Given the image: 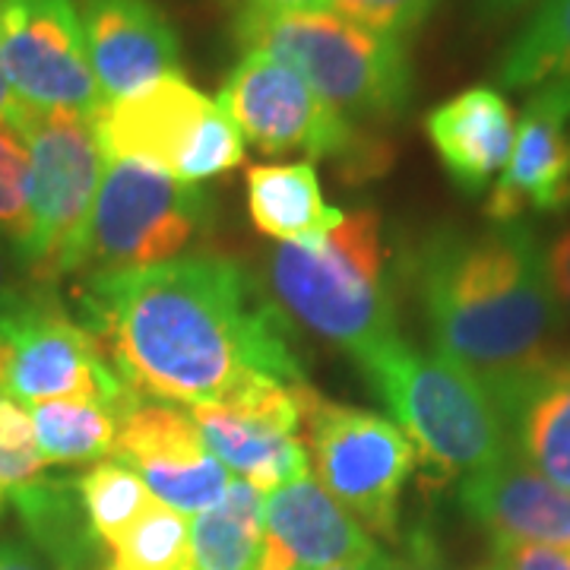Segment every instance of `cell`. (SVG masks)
I'll use <instances>...</instances> for the list:
<instances>
[{
	"label": "cell",
	"mask_w": 570,
	"mask_h": 570,
	"mask_svg": "<svg viewBox=\"0 0 570 570\" xmlns=\"http://www.w3.org/2000/svg\"><path fill=\"white\" fill-rule=\"evenodd\" d=\"M77 321L142 400L200 406L254 381L305 384L283 307L225 257L89 273Z\"/></svg>",
	"instance_id": "6da1fadb"
},
{
	"label": "cell",
	"mask_w": 570,
	"mask_h": 570,
	"mask_svg": "<svg viewBox=\"0 0 570 570\" xmlns=\"http://www.w3.org/2000/svg\"><path fill=\"white\" fill-rule=\"evenodd\" d=\"M434 352L501 400L558 358L561 307L530 225H438L406 254Z\"/></svg>",
	"instance_id": "7a4b0ae2"
},
{
	"label": "cell",
	"mask_w": 570,
	"mask_h": 570,
	"mask_svg": "<svg viewBox=\"0 0 570 570\" xmlns=\"http://www.w3.org/2000/svg\"><path fill=\"white\" fill-rule=\"evenodd\" d=\"M266 279L292 321L355 362L400 340L384 223L374 206L343 213L324 238L273 247Z\"/></svg>",
	"instance_id": "3957f363"
},
{
	"label": "cell",
	"mask_w": 570,
	"mask_h": 570,
	"mask_svg": "<svg viewBox=\"0 0 570 570\" xmlns=\"http://www.w3.org/2000/svg\"><path fill=\"white\" fill-rule=\"evenodd\" d=\"M358 365L415 444L419 460L444 479L479 472L510 453L508 422L498 403L448 355L409 346L400 336Z\"/></svg>",
	"instance_id": "277c9868"
},
{
	"label": "cell",
	"mask_w": 570,
	"mask_h": 570,
	"mask_svg": "<svg viewBox=\"0 0 570 570\" xmlns=\"http://www.w3.org/2000/svg\"><path fill=\"white\" fill-rule=\"evenodd\" d=\"M247 51H264L302 80L346 121H393L412 102L406 41L377 36L355 22L321 13L235 17Z\"/></svg>",
	"instance_id": "5b68a950"
},
{
	"label": "cell",
	"mask_w": 570,
	"mask_h": 570,
	"mask_svg": "<svg viewBox=\"0 0 570 570\" xmlns=\"http://www.w3.org/2000/svg\"><path fill=\"white\" fill-rule=\"evenodd\" d=\"M29 149V235L17 261L32 285H55L86 266V235L105 156L92 121L77 111H36L20 105L10 118Z\"/></svg>",
	"instance_id": "8992f818"
},
{
	"label": "cell",
	"mask_w": 570,
	"mask_h": 570,
	"mask_svg": "<svg viewBox=\"0 0 570 570\" xmlns=\"http://www.w3.org/2000/svg\"><path fill=\"white\" fill-rule=\"evenodd\" d=\"M92 134L108 163L149 165L184 184H204L245 163L242 130L181 77L105 105Z\"/></svg>",
	"instance_id": "52a82bcc"
},
{
	"label": "cell",
	"mask_w": 570,
	"mask_h": 570,
	"mask_svg": "<svg viewBox=\"0 0 570 570\" xmlns=\"http://www.w3.org/2000/svg\"><path fill=\"white\" fill-rule=\"evenodd\" d=\"M216 102L261 153L302 149L311 159H333L348 181L387 171L384 142L336 115L292 67L264 51H247L232 67Z\"/></svg>",
	"instance_id": "ba28073f"
},
{
	"label": "cell",
	"mask_w": 570,
	"mask_h": 570,
	"mask_svg": "<svg viewBox=\"0 0 570 570\" xmlns=\"http://www.w3.org/2000/svg\"><path fill=\"white\" fill-rule=\"evenodd\" d=\"M302 441L317 479L362 523L371 539H396V513L419 450L384 415L343 406L317 390L295 387Z\"/></svg>",
	"instance_id": "9c48e42d"
},
{
	"label": "cell",
	"mask_w": 570,
	"mask_h": 570,
	"mask_svg": "<svg viewBox=\"0 0 570 570\" xmlns=\"http://www.w3.org/2000/svg\"><path fill=\"white\" fill-rule=\"evenodd\" d=\"M213 228V197L140 163H105L89 216L86 266L121 273L178 261Z\"/></svg>",
	"instance_id": "30bf717a"
},
{
	"label": "cell",
	"mask_w": 570,
	"mask_h": 570,
	"mask_svg": "<svg viewBox=\"0 0 570 570\" xmlns=\"http://www.w3.org/2000/svg\"><path fill=\"white\" fill-rule=\"evenodd\" d=\"M0 340L7 346L3 390L22 406L86 400L121 415L137 400L105 362L89 330L58 305L55 292H45L26 311L0 321Z\"/></svg>",
	"instance_id": "8fae6325"
},
{
	"label": "cell",
	"mask_w": 570,
	"mask_h": 570,
	"mask_svg": "<svg viewBox=\"0 0 570 570\" xmlns=\"http://www.w3.org/2000/svg\"><path fill=\"white\" fill-rule=\"evenodd\" d=\"M0 51L26 108L77 111L89 121L105 108L77 0H0Z\"/></svg>",
	"instance_id": "7c38bea8"
},
{
	"label": "cell",
	"mask_w": 570,
	"mask_h": 570,
	"mask_svg": "<svg viewBox=\"0 0 570 570\" xmlns=\"http://www.w3.org/2000/svg\"><path fill=\"white\" fill-rule=\"evenodd\" d=\"M295 387L254 381L225 400L187 406L213 456L264 494L307 475Z\"/></svg>",
	"instance_id": "4fadbf2b"
},
{
	"label": "cell",
	"mask_w": 570,
	"mask_h": 570,
	"mask_svg": "<svg viewBox=\"0 0 570 570\" xmlns=\"http://www.w3.org/2000/svg\"><path fill=\"white\" fill-rule=\"evenodd\" d=\"M111 460L134 469L156 501L184 517L219 504L235 482L204 444L190 412L163 400L137 396L124 409Z\"/></svg>",
	"instance_id": "5bb4252c"
},
{
	"label": "cell",
	"mask_w": 570,
	"mask_h": 570,
	"mask_svg": "<svg viewBox=\"0 0 570 570\" xmlns=\"http://www.w3.org/2000/svg\"><path fill=\"white\" fill-rule=\"evenodd\" d=\"M80 22L105 105L181 77V39L153 0H80Z\"/></svg>",
	"instance_id": "9a60e30c"
},
{
	"label": "cell",
	"mask_w": 570,
	"mask_h": 570,
	"mask_svg": "<svg viewBox=\"0 0 570 570\" xmlns=\"http://www.w3.org/2000/svg\"><path fill=\"white\" fill-rule=\"evenodd\" d=\"M570 206V82L532 89L517 124L510 163L494 181L485 216L489 223H520L532 213Z\"/></svg>",
	"instance_id": "2e32d148"
},
{
	"label": "cell",
	"mask_w": 570,
	"mask_h": 570,
	"mask_svg": "<svg viewBox=\"0 0 570 570\" xmlns=\"http://www.w3.org/2000/svg\"><path fill=\"white\" fill-rule=\"evenodd\" d=\"M460 501L494 542H523L570 554V491L539 475L513 450L498 463L469 472Z\"/></svg>",
	"instance_id": "e0dca14e"
},
{
	"label": "cell",
	"mask_w": 570,
	"mask_h": 570,
	"mask_svg": "<svg viewBox=\"0 0 570 570\" xmlns=\"http://www.w3.org/2000/svg\"><path fill=\"white\" fill-rule=\"evenodd\" d=\"M264 539L298 570L377 558V542L321 482L295 479L264 494Z\"/></svg>",
	"instance_id": "ac0fdd59"
},
{
	"label": "cell",
	"mask_w": 570,
	"mask_h": 570,
	"mask_svg": "<svg viewBox=\"0 0 570 570\" xmlns=\"http://www.w3.org/2000/svg\"><path fill=\"white\" fill-rule=\"evenodd\" d=\"M425 130L453 187L475 197L504 175L517 140V118L501 89L472 86L431 108Z\"/></svg>",
	"instance_id": "d6986e66"
},
{
	"label": "cell",
	"mask_w": 570,
	"mask_h": 570,
	"mask_svg": "<svg viewBox=\"0 0 570 570\" xmlns=\"http://www.w3.org/2000/svg\"><path fill=\"white\" fill-rule=\"evenodd\" d=\"M510 450L570 491V358L558 355L501 400Z\"/></svg>",
	"instance_id": "ffe728a7"
},
{
	"label": "cell",
	"mask_w": 570,
	"mask_h": 570,
	"mask_svg": "<svg viewBox=\"0 0 570 570\" xmlns=\"http://www.w3.org/2000/svg\"><path fill=\"white\" fill-rule=\"evenodd\" d=\"M247 209L257 232L279 245L324 238L343 219V209L324 200L311 163L254 165L247 171Z\"/></svg>",
	"instance_id": "44dd1931"
},
{
	"label": "cell",
	"mask_w": 570,
	"mask_h": 570,
	"mask_svg": "<svg viewBox=\"0 0 570 570\" xmlns=\"http://www.w3.org/2000/svg\"><path fill=\"white\" fill-rule=\"evenodd\" d=\"M22 523L58 570H105V546L86 520L73 482L45 479L10 494Z\"/></svg>",
	"instance_id": "7402d4cb"
},
{
	"label": "cell",
	"mask_w": 570,
	"mask_h": 570,
	"mask_svg": "<svg viewBox=\"0 0 570 570\" xmlns=\"http://www.w3.org/2000/svg\"><path fill=\"white\" fill-rule=\"evenodd\" d=\"M264 551V491L232 482L219 504L190 523L187 570H257Z\"/></svg>",
	"instance_id": "603a6c76"
},
{
	"label": "cell",
	"mask_w": 570,
	"mask_h": 570,
	"mask_svg": "<svg viewBox=\"0 0 570 570\" xmlns=\"http://www.w3.org/2000/svg\"><path fill=\"white\" fill-rule=\"evenodd\" d=\"M494 80L504 89H539L570 82V0H542L527 26L510 39Z\"/></svg>",
	"instance_id": "cb8c5ba5"
},
{
	"label": "cell",
	"mask_w": 570,
	"mask_h": 570,
	"mask_svg": "<svg viewBox=\"0 0 570 570\" xmlns=\"http://www.w3.org/2000/svg\"><path fill=\"white\" fill-rule=\"evenodd\" d=\"M36 444L51 466H80L96 460H111L118 441V412L86 400H55L32 406Z\"/></svg>",
	"instance_id": "d4e9b609"
},
{
	"label": "cell",
	"mask_w": 570,
	"mask_h": 570,
	"mask_svg": "<svg viewBox=\"0 0 570 570\" xmlns=\"http://www.w3.org/2000/svg\"><path fill=\"white\" fill-rule=\"evenodd\" d=\"M86 520L105 549H111L156 501L142 479L118 460H102L73 479Z\"/></svg>",
	"instance_id": "484cf974"
},
{
	"label": "cell",
	"mask_w": 570,
	"mask_h": 570,
	"mask_svg": "<svg viewBox=\"0 0 570 570\" xmlns=\"http://www.w3.org/2000/svg\"><path fill=\"white\" fill-rule=\"evenodd\" d=\"M115 570H187L190 523L163 501H153L140 520L108 549Z\"/></svg>",
	"instance_id": "4316f807"
},
{
	"label": "cell",
	"mask_w": 570,
	"mask_h": 570,
	"mask_svg": "<svg viewBox=\"0 0 570 570\" xmlns=\"http://www.w3.org/2000/svg\"><path fill=\"white\" fill-rule=\"evenodd\" d=\"M29 235V149L13 124H0V238L20 250Z\"/></svg>",
	"instance_id": "83f0119b"
},
{
	"label": "cell",
	"mask_w": 570,
	"mask_h": 570,
	"mask_svg": "<svg viewBox=\"0 0 570 570\" xmlns=\"http://www.w3.org/2000/svg\"><path fill=\"white\" fill-rule=\"evenodd\" d=\"M434 7L438 0H330L336 17L396 41L412 39L434 13Z\"/></svg>",
	"instance_id": "f1b7e54d"
},
{
	"label": "cell",
	"mask_w": 570,
	"mask_h": 570,
	"mask_svg": "<svg viewBox=\"0 0 570 570\" xmlns=\"http://www.w3.org/2000/svg\"><path fill=\"white\" fill-rule=\"evenodd\" d=\"M45 292L48 288L32 285V279L26 276V269L17 261V250L0 238V321L26 311Z\"/></svg>",
	"instance_id": "f546056e"
},
{
	"label": "cell",
	"mask_w": 570,
	"mask_h": 570,
	"mask_svg": "<svg viewBox=\"0 0 570 570\" xmlns=\"http://www.w3.org/2000/svg\"><path fill=\"white\" fill-rule=\"evenodd\" d=\"M384 570H450L428 527H412L396 554H387Z\"/></svg>",
	"instance_id": "4dcf8cb0"
},
{
	"label": "cell",
	"mask_w": 570,
	"mask_h": 570,
	"mask_svg": "<svg viewBox=\"0 0 570 570\" xmlns=\"http://www.w3.org/2000/svg\"><path fill=\"white\" fill-rule=\"evenodd\" d=\"M491 561L504 570H570L568 551L523 546V542H494Z\"/></svg>",
	"instance_id": "1f68e13d"
},
{
	"label": "cell",
	"mask_w": 570,
	"mask_h": 570,
	"mask_svg": "<svg viewBox=\"0 0 570 570\" xmlns=\"http://www.w3.org/2000/svg\"><path fill=\"white\" fill-rule=\"evenodd\" d=\"M546 264H549L551 292L558 298L561 317L570 321V225L561 228L546 247Z\"/></svg>",
	"instance_id": "d6a6232c"
},
{
	"label": "cell",
	"mask_w": 570,
	"mask_h": 570,
	"mask_svg": "<svg viewBox=\"0 0 570 570\" xmlns=\"http://www.w3.org/2000/svg\"><path fill=\"white\" fill-rule=\"evenodd\" d=\"M238 10V17H288V13H321L330 10V0H225Z\"/></svg>",
	"instance_id": "836d02e7"
},
{
	"label": "cell",
	"mask_w": 570,
	"mask_h": 570,
	"mask_svg": "<svg viewBox=\"0 0 570 570\" xmlns=\"http://www.w3.org/2000/svg\"><path fill=\"white\" fill-rule=\"evenodd\" d=\"M535 3H542V0H475V20L485 26H498V22H508L527 13Z\"/></svg>",
	"instance_id": "e575fe53"
},
{
	"label": "cell",
	"mask_w": 570,
	"mask_h": 570,
	"mask_svg": "<svg viewBox=\"0 0 570 570\" xmlns=\"http://www.w3.org/2000/svg\"><path fill=\"white\" fill-rule=\"evenodd\" d=\"M0 570H58L48 564L41 554H36L26 546H13V542H0Z\"/></svg>",
	"instance_id": "d590c367"
},
{
	"label": "cell",
	"mask_w": 570,
	"mask_h": 570,
	"mask_svg": "<svg viewBox=\"0 0 570 570\" xmlns=\"http://www.w3.org/2000/svg\"><path fill=\"white\" fill-rule=\"evenodd\" d=\"M7 396H10V393H3V390H0V415H3V403H7ZM20 489H26L20 469L13 466V460L3 453V444H0V491L13 494V491H20Z\"/></svg>",
	"instance_id": "8d00e7d4"
},
{
	"label": "cell",
	"mask_w": 570,
	"mask_h": 570,
	"mask_svg": "<svg viewBox=\"0 0 570 570\" xmlns=\"http://www.w3.org/2000/svg\"><path fill=\"white\" fill-rule=\"evenodd\" d=\"M17 92L10 86V77H7V63H3V51H0V124H10V118L17 115Z\"/></svg>",
	"instance_id": "74e56055"
},
{
	"label": "cell",
	"mask_w": 570,
	"mask_h": 570,
	"mask_svg": "<svg viewBox=\"0 0 570 570\" xmlns=\"http://www.w3.org/2000/svg\"><path fill=\"white\" fill-rule=\"evenodd\" d=\"M257 570H298L288 558H285L283 551L276 549V546H269L264 539V551H261V564Z\"/></svg>",
	"instance_id": "f35d334b"
},
{
	"label": "cell",
	"mask_w": 570,
	"mask_h": 570,
	"mask_svg": "<svg viewBox=\"0 0 570 570\" xmlns=\"http://www.w3.org/2000/svg\"><path fill=\"white\" fill-rule=\"evenodd\" d=\"M384 561H387V554L381 551L377 558H367V561H355V564H340V568H326V570H384Z\"/></svg>",
	"instance_id": "ab89813d"
},
{
	"label": "cell",
	"mask_w": 570,
	"mask_h": 570,
	"mask_svg": "<svg viewBox=\"0 0 570 570\" xmlns=\"http://www.w3.org/2000/svg\"><path fill=\"white\" fill-rule=\"evenodd\" d=\"M475 570H504L501 564H494V561H489V564H482V568H475Z\"/></svg>",
	"instance_id": "60d3db41"
},
{
	"label": "cell",
	"mask_w": 570,
	"mask_h": 570,
	"mask_svg": "<svg viewBox=\"0 0 570 570\" xmlns=\"http://www.w3.org/2000/svg\"><path fill=\"white\" fill-rule=\"evenodd\" d=\"M0 513H3V491H0Z\"/></svg>",
	"instance_id": "b9f144b4"
},
{
	"label": "cell",
	"mask_w": 570,
	"mask_h": 570,
	"mask_svg": "<svg viewBox=\"0 0 570 570\" xmlns=\"http://www.w3.org/2000/svg\"><path fill=\"white\" fill-rule=\"evenodd\" d=\"M105 570H115V568H105Z\"/></svg>",
	"instance_id": "7bdbcfd3"
}]
</instances>
